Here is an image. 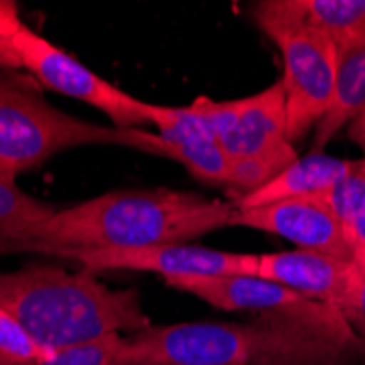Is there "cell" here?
<instances>
[{
	"label": "cell",
	"instance_id": "obj_1",
	"mask_svg": "<svg viewBox=\"0 0 365 365\" xmlns=\"http://www.w3.org/2000/svg\"><path fill=\"white\" fill-rule=\"evenodd\" d=\"M235 204L184 190H114L55 210L29 232L22 252L75 258L83 252L190 243L232 225Z\"/></svg>",
	"mask_w": 365,
	"mask_h": 365
},
{
	"label": "cell",
	"instance_id": "obj_2",
	"mask_svg": "<svg viewBox=\"0 0 365 365\" xmlns=\"http://www.w3.org/2000/svg\"><path fill=\"white\" fill-rule=\"evenodd\" d=\"M0 309L48 352L110 335H134L151 326L136 289H112L88 269L66 272L44 264L0 272Z\"/></svg>",
	"mask_w": 365,
	"mask_h": 365
},
{
	"label": "cell",
	"instance_id": "obj_3",
	"mask_svg": "<svg viewBox=\"0 0 365 365\" xmlns=\"http://www.w3.org/2000/svg\"><path fill=\"white\" fill-rule=\"evenodd\" d=\"M354 333L335 307L252 322H182L125 335L114 365H262L328 335ZM356 335V333H354Z\"/></svg>",
	"mask_w": 365,
	"mask_h": 365
},
{
	"label": "cell",
	"instance_id": "obj_4",
	"mask_svg": "<svg viewBox=\"0 0 365 365\" xmlns=\"http://www.w3.org/2000/svg\"><path fill=\"white\" fill-rule=\"evenodd\" d=\"M90 145L155 155V131L77 118L51 106L33 83L0 68V178L16 182L57 153Z\"/></svg>",
	"mask_w": 365,
	"mask_h": 365
},
{
	"label": "cell",
	"instance_id": "obj_5",
	"mask_svg": "<svg viewBox=\"0 0 365 365\" xmlns=\"http://www.w3.org/2000/svg\"><path fill=\"white\" fill-rule=\"evenodd\" d=\"M256 26L282 55L280 79L287 101V134L295 145L326 116L337 88V46L322 31L289 16L278 0H262L254 9Z\"/></svg>",
	"mask_w": 365,
	"mask_h": 365
},
{
	"label": "cell",
	"instance_id": "obj_6",
	"mask_svg": "<svg viewBox=\"0 0 365 365\" xmlns=\"http://www.w3.org/2000/svg\"><path fill=\"white\" fill-rule=\"evenodd\" d=\"M197 103L212 138L239 167L243 197L300 158L287 134V101L280 81L235 101L197 96Z\"/></svg>",
	"mask_w": 365,
	"mask_h": 365
},
{
	"label": "cell",
	"instance_id": "obj_7",
	"mask_svg": "<svg viewBox=\"0 0 365 365\" xmlns=\"http://www.w3.org/2000/svg\"><path fill=\"white\" fill-rule=\"evenodd\" d=\"M11 44L20 57V66L29 71L42 88L101 110L114 123V127L145 129L149 125L147 101H140L98 77L75 55L66 53L33 29L24 26L11 40Z\"/></svg>",
	"mask_w": 365,
	"mask_h": 365
},
{
	"label": "cell",
	"instance_id": "obj_8",
	"mask_svg": "<svg viewBox=\"0 0 365 365\" xmlns=\"http://www.w3.org/2000/svg\"><path fill=\"white\" fill-rule=\"evenodd\" d=\"M190 106H153L149 103V125L155 127V155L180 162L202 184L219 186L230 192V202L243 197V180L239 167L212 138L208 123Z\"/></svg>",
	"mask_w": 365,
	"mask_h": 365
},
{
	"label": "cell",
	"instance_id": "obj_9",
	"mask_svg": "<svg viewBox=\"0 0 365 365\" xmlns=\"http://www.w3.org/2000/svg\"><path fill=\"white\" fill-rule=\"evenodd\" d=\"M83 269L96 272H145L158 274L164 280L190 276H223L245 274L256 276L258 254L252 252H223L199 247L190 243H169L140 250H112V252H83L77 254Z\"/></svg>",
	"mask_w": 365,
	"mask_h": 365
},
{
	"label": "cell",
	"instance_id": "obj_10",
	"mask_svg": "<svg viewBox=\"0 0 365 365\" xmlns=\"http://www.w3.org/2000/svg\"><path fill=\"white\" fill-rule=\"evenodd\" d=\"M230 227L258 230L291 241L295 250L352 260L341 223L322 195L287 199V202L256 208H237Z\"/></svg>",
	"mask_w": 365,
	"mask_h": 365
},
{
	"label": "cell",
	"instance_id": "obj_11",
	"mask_svg": "<svg viewBox=\"0 0 365 365\" xmlns=\"http://www.w3.org/2000/svg\"><path fill=\"white\" fill-rule=\"evenodd\" d=\"M256 276L282 284L307 300L335 307L341 313L359 282L361 269L354 260H341L307 250H289L258 254Z\"/></svg>",
	"mask_w": 365,
	"mask_h": 365
},
{
	"label": "cell",
	"instance_id": "obj_12",
	"mask_svg": "<svg viewBox=\"0 0 365 365\" xmlns=\"http://www.w3.org/2000/svg\"><path fill=\"white\" fill-rule=\"evenodd\" d=\"M171 289L190 293L199 300L223 311H260L262 313H304L324 304L307 300L282 284L245 274L190 276L164 280Z\"/></svg>",
	"mask_w": 365,
	"mask_h": 365
},
{
	"label": "cell",
	"instance_id": "obj_13",
	"mask_svg": "<svg viewBox=\"0 0 365 365\" xmlns=\"http://www.w3.org/2000/svg\"><path fill=\"white\" fill-rule=\"evenodd\" d=\"M354 160H344L328 155L324 151H313L304 158H297L293 164L276 173L269 182L250 195L235 199V208H256L287 202V199H304L317 197L335 188L352 169Z\"/></svg>",
	"mask_w": 365,
	"mask_h": 365
},
{
	"label": "cell",
	"instance_id": "obj_14",
	"mask_svg": "<svg viewBox=\"0 0 365 365\" xmlns=\"http://www.w3.org/2000/svg\"><path fill=\"white\" fill-rule=\"evenodd\" d=\"M365 110V33L337 51V88L326 116L313 129L315 151H322Z\"/></svg>",
	"mask_w": 365,
	"mask_h": 365
},
{
	"label": "cell",
	"instance_id": "obj_15",
	"mask_svg": "<svg viewBox=\"0 0 365 365\" xmlns=\"http://www.w3.org/2000/svg\"><path fill=\"white\" fill-rule=\"evenodd\" d=\"M278 5L289 16L322 31L337 51L365 33V0H278Z\"/></svg>",
	"mask_w": 365,
	"mask_h": 365
},
{
	"label": "cell",
	"instance_id": "obj_16",
	"mask_svg": "<svg viewBox=\"0 0 365 365\" xmlns=\"http://www.w3.org/2000/svg\"><path fill=\"white\" fill-rule=\"evenodd\" d=\"M322 197L341 223L352 260L365 269V155L354 160L348 175Z\"/></svg>",
	"mask_w": 365,
	"mask_h": 365
},
{
	"label": "cell",
	"instance_id": "obj_17",
	"mask_svg": "<svg viewBox=\"0 0 365 365\" xmlns=\"http://www.w3.org/2000/svg\"><path fill=\"white\" fill-rule=\"evenodd\" d=\"M55 215V208L0 178V254H22L29 232Z\"/></svg>",
	"mask_w": 365,
	"mask_h": 365
},
{
	"label": "cell",
	"instance_id": "obj_18",
	"mask_svg": "<svg viewBox=\"0 0 365 365\" xmlns=\"http://www.w3.org/2000/svg\"><path fill=\"white\" fill-rule=\"evenodd\" d=\"M365 346L354 333L328 335L307 346L289 350L262 365H365Z\"/></svg>",
	"mask_w": 365,
	"mask_h": 365
},
{
	"label": "cell",
	"instance_id": "obj_19",
	"mask_svg": "<svg viewBox=\"0 0 365 365\" xmlns=\"http://www.w3.org/2000/svg\"><path fill=\"white\" fill-rule=\"evenodd\" d=\"M125 335H110L92 344L75 346L51 352L42 359H5L0 356V365H114L120 348H123Z\"/></svg>",
	"mask_w": 365,
	"mask_h": 365
},
{
	"label": "cell",
	"instance_id": "obj_20",
	"mask_svg": "<svg viewBox=\"0 0 365 365\" xmlns=\"http://www.w3.org/2000/svg\"><path fill=\"white\" fill-rule=\"evenodd\" d=\"M341 315L356 333V337L365 339V269H361L359 282H356L352 295L348 297V302L344 304Z\"/></svg>",
	"mask_w": 365,
	"mask_h": 365
},
{
	"label": "cell",
	"instance_id": "obj_21",
	"mask_svg": "<svg viewBox=\"0 0 365 365\" xmlns=\"http://www.w3.org/2000/svg\"><path fill=\"white\" fill-rule=\"evenodd\" d=\"M24 26L14 0H0V40H14Z\"/></svg>",
	"mask_w": 365,
	"mask_h": 365
},
{
	"label": "cell",
	"instance_id": "obj_22",
	"mask_svg": "<svg viewBox=\"0 0 365 365\" xmlns=\"http://www.w3.org/2000/svg\"><path fill=\"white\" fill-rule=\"evenodd\" d=\"M0 68H5V71L22 68V66H20V57H18L11 40H0Z\"/></svg>",
	"mask_w": 365,
	"mask_h": 365
},
{
	"label": "cell",
	"instance_id": "obj_23",
	"mask_svg": "<svg viewBox=\"0 0 365 365\" xmlns=\"http://www.w3.org/2000/svg\"><path fill=\"white\" fill-rule=\"evenodd\" d=\"M348 138L365 151V110L348 125Z\"/></svg>",
	"mask_w": 365,
	"mask_h": 365
}]
</instances>
